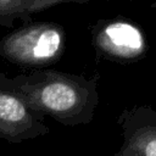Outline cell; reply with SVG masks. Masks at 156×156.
Returning a JSON list of instances; mask_svg holds the SVG:
<instances>
[{"mask_svg": "<svg viewBox=\"0 0 156 156\" xmlns=\"http://www.w3.org/2000/svg\"><path fill=\"white\" fill-rule=\"evenodd\" d=\"M11 82L34 111L65 127L90 123L99 105V76L43 68L12 77Z\"/></svg>", "mask_w": 156, "mask_h": 156, "instance_id": "obj_1", "label": "cell"}, {"mask_svg": "<svg viewBox=\"0 0 156 156\" xmlns=\"http://www.w3.org/2000/svg\"><path fill=\"white\" fill-rule=\"evenodd\" d=\"M66 48V32L54 22L22 26L0 40V56L22 66L43 68L60 60Z\"/></svg>", "mask_w": 156, "mask_h": 156, "instance_id": "obj_2", "label": "cell"}, {"mask_svg": "<svg viewBox=\"0 0 156 156\" xmlns=\"http://www.w3.org/2000/svg\"><path fill=\"white\" fill-rule=\"evenodd\" d=\"M91 43L99 60L122 65L141 60L147 50L143 30L123 17L96 23L91 28Z\"/></svg>", "mask_w": 156, "mask_h": 156, "instance_id": "obj_3", "label": "cell"}, {"mask_svg": "<svg viewBox=\"0 0 156 156\" xmlns=\"http://www.w3.org/2000/svg\"><path fill=\"white\" fill-rule=\"evenodd\" d=\"M44 118L15 89L11 78L0 73V139L20 144L44 136L50 132Z\"/></svg>", "mask_w": 156, "mask_h": 156, "instance_id": "obj_4", "label": "cell"}, {"mask_svg": "<svg viewBox=\"0 0 156 156\" xmlns=\"http://www.w3.org/2000/svg\"><path fill=\"white\" fill-rule=\"evenodd\" d=\"M122 145L112 156H156V110L149 105L124 108L117 117Z\"/></svg>", "mask_w": 156, "mask_h": 156, "instance_id": "obj_5", "label": "cell"}, {"mask_svg": "<svg viewBox=\"0 0 156 156\" xmlns=\"http://www.w3.org/2000/svg\"><path fill=\"white\" fill-rule=\"evenodd\" d=\"M85 1L87 0H0V26L11 29L17 20H21L23 26H27L32 23L30 17L34 13L62 4Z\"/></svg>", "mask_w": 156, "mask_h": 156, "instance_id": "obj_6", "label": "cell"}]
</instances>
